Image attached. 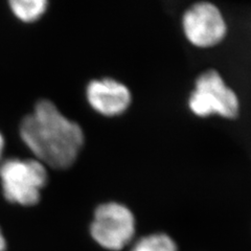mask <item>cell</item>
Masks as SVG:
<instances>
[{
	"label": "cell",
	"instance_id": "cell-1",
	"mask_svg": "<svg viewBox=\"0 0 251 251\" xmlns=\"http://www.w3.org/2000/svg\"><path fill=\"white\" fill-rule=\"evenodd\" d=\"M22 143L46 168L66 170L77 159L85 136L80 125L49 100H41L19 126Z\"/></svg>",
	"mask_w": 251,
	"mask_h": 251
},
{
	"label": "cell",
	"instance_id": "cell-2",
	"mask_svg": "<svg viewBox=\"0 0 251 251\" xmlns=\"http://www.w3.org/2000/svg\"><path fill=\"white\" fill-rule=\"evenodd\" d=\"M49 181L47 168L35 158H9L0 164V184L6 201L35 206Z\"/></svg>",
	"mask_w": 251,
	"mask_h": 251
},
{
	"label": "cell",
	"instance_id": "cell-3",
	"mask_svg": "<svg viewBox=\"0 0 251 251\" xmlns=\"http://www.w3.org/2000/svg\"><path fill=\"white\" fill-rule=\"evenodd\" d=\"M188 105L192 112L200 117L218 114L225 119H235L240 110L237 94L216 70H207L199 75Z\"/></svg>",
	"mask_w": 251,
	"mask_h": 251
},
{
	"label": "cell",
	"instance_id": "cell-4",
	"mask_svg": "<svg viewBox=\"0 0 251 251\" xmlns=\"http://www.w3.org/2000/svg\"><path fill=\"white\" fill-rule=\"evenodd\" d=\"M93 240L107 250L119 251L131 242L135 233V218L121 203L100 204L94 211L90 226Z\"/></svg>",
	"mask_w": 251,
	"mask_h": 251
},
{
	"label": "cell",
	"instance_id": "cell-5",
	"mask_svg": "<svg viewBox=\"0 0 251 251\" xmlns=\"http://www.w3.org/2000/svg\"><path fill=\"white\" fill-rule=\"evenodd\" d=\"M183 30L193 45L206 49L221 42L227 28L223 15L215 4L198 2L185 12Z\"/></svg>",
	"mask_w": 251,
	"mask_h": 251
},
{
	"label": "cell",
	"instance_id": "cell-6",
	"mask_svg": "<svg viewBox=\"0 0 251 251\" xmlns=\"http://www.w3.org/2000/svg\"><path fill=\"white\" fill-rule=\"evenodd\" d=\"M88 103L101 115L116 116L131 104V93L126 86L113 78L91 81L86 89Z\"/></svg>",
	"mask_w": 251,
	"mask_h": 251
},
{
	"label": "cell",
	"instance_id": "cell-7",
	"mask_svg": "<svg viewBox=\"0 0 251 251\" xmlns=\"http://www.w3.org/2000/svg\"><path fill=\"white\" fill-rule=\"evenodd\" d=\"M50 2L47 0H11L10 10L23 23H33L41 19Z\"/></svg>",
	"mask_w": 251,
	"mask_h": 251
},
{
	"label": "cell",
	"instance_id": "cell-8",
	"mask_svg": "<svg viewBox=\"0 0 251 251\" xmlns=\"http://www.w3.org/2000/svg\"><path fill=\"white\" fill-rule=\"evenodd\" d=\"M131 251H177V246L168 234L155 233L138 240Z\"/></svg>",
	"mask_w": 251,
	"mask_h": 251
},
{
	"label": "cell",
	"instance_id": "cell-9",
	"mask_svg": "<svg viewBox=\"0 0 251 251\" xmlns=\"http://www.w3.org/2000/svg\"><path fill=\"white\" fill-rule=\"evenodd\" d=\"M4 147H5V140H4L2 133L0 132V159H1L2 154L4 152Z\"/></svg>",
	"mask_w": 251,
	"mask_h": 251
},
{
	"label": "cell",
	"instance_id": "cell-10",
	"mask_svg": "<svg viewBox=\"0 0 251 251\" xmlns=\"http://www.w3.org/2000/svg\"><path fill=\"white\" fill-rule=\"evenodd\" d=\"M5 248H6V241L1 229H0V251H4Z\"/></svg>",
	"mask_w": 251,
	"mask_h": 251
}]
</instances>
